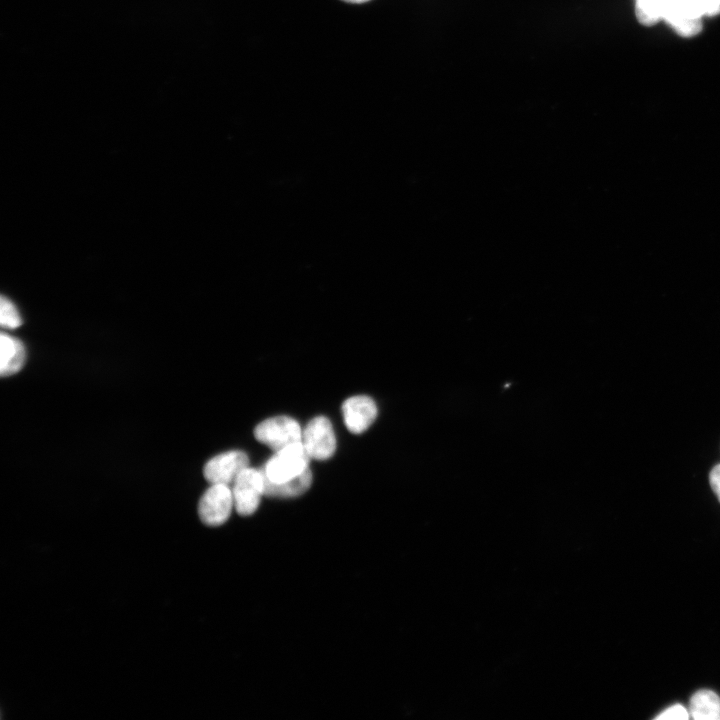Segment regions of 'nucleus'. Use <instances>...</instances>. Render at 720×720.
I'll use <instances>...</instances> for the list:
<instances>
[{"label":"nucleus","mask_w":720,"mask_h":720,"mask_svg":"<svg viewBox=\"0 0 720 720\" xmlns=\"http://www.w3.org/2000/svg\"><path fill=\"white\" fill-rule=\"evenodd\" d=\"M310 459L302 442L295 443L274 452L262 472L267 482L281 484L297 478L309 469Z\"/></svg>","instance_id":"nucleus-1"},{"label":"nucleus","mask_w":720,"mask_h":720,"mask_svg":"<svg viewBox=\"0 0 720 720\" xmlns=\"http://www.w3.org/2000/svg\"><path fill=\"white\" fill-rule=\"evenodd\" d=\"M254 436L260 443L274 452L302 440L299 423L288 416H276L260 422L254 430Z\"/></svg>","instance_id":"nucleus-2"},{"label":"nucleus","mask_w":720,"mask_h":720,"mask_svg":"<svg viewBox=\"0 0 720 720\" xmlns=\"http://www.w3.org/2000/svg\"><path fill=\"white\" fill-rule=\"evenodd\" d=\"M231 489L236 512L242 516L253 514L261 497L265 495V477L262 470L247 467L234 480Z\"/></svg>","instance_id":"nucleus-3"},{"label":"nucleus","mask_w":720,"mask_h":720,"mask_svg":"<svg viewBox=\"0 0 720 720\" xmlns=\"http://www.w3.org/2000/svg\"><path fill=\"white\" fill-rule=\"evenodd\" d=\"M233 508L234 499L230 485L211 484L199 500L198 515L205 525L217 527L229 519Z\"/></svg>","instance_id":"nucleus-4"},{"label":"nucleus","mask_w":720,"mask_h":720,"mask_svg":"<svg viewBox=\"0 0 720 720\" xmlns=\"http://www.w3.org/2000/svg\"><path fill=\"white\" fill-rule=\"evenodd\" d=\"M301 442L311 459L330 458L336 450V437L330 420L325 416L310 420L302 430Z\"/></svg>","instance_id":"nucleus-5"},{"label":"nucleus","mask_w":720,"mask_h":720,"mask_svg":"<svg viewBox=\"0 0 720 720\" xmlns=\"http://www.w3.org/2000/svg\"><path fill=\"white\" fill-rule=\"evenodd\" d=\"M249 465L246 453L231 450L211 458L203 468V475L210 484L232 485L238 475Z\"/></svg>","instance_id":"nucleus-6"},{"label":"nucleus","mask_w":720,"mask_h":720,"mask_svg":"<svg viewBox=\"0 0 720 720\" xmlns=\"http://www.w3.org/2000/svg\"><path fill=\"white\" fill-rule=\"evenodd\" d=\"M342 414L347 429L351 433L360 434L376 419L377 406L367 395L352 396L344 401Z\"/></svg>","instance_id":"nucleus-7"},{"label":"nucleus","mask_w":720,"mask_h":720,"mask_svg":"<svg viewBox=\"0 0 720 720\" xmlns=\"http://www.w3.org/2000/svg\"><path fill=\"white\" fill-rule=\"evenodd\" d=\"M26 352L23 343L8 334L0 336V374L11 376L21 370L25 363Z\"/></svg>","instance_id":"nucleus-8"},{"label":"nucleus","mask_w":720,"mask_h":720,"mask_svg":"<svg viewBox=\"0 0 720 720\" xmlns=\"http://www.w3.org/2000/svg\"><path fill=\"white\" fill-rule=\"evenodd\" d=\"M689 713L696 720H720V697L711 690L697 691L690 699Z\"/></svg>","instance_id":"nucleus-9"},{"label":"nucleus","mask_w":720,"mask_h":720,"mask_svg":"<svg viewBox=\"0 0 720 720\" xmlns=\"http://www.w3.org/2000/svg\"><path fill=\"white\" fill-rule=\"evenodd\" d=\"M311 484L312 472L309 468L297 478L281 484H273L265 480V496L278 498L297 497L305 493Z\"/></svg>","instance_id":"nucleus-10"},{"label":"nucleus","mask_w":720,"mask_h":720,"mask_svg":"<svg viewBox=\"0 0 720 720\" xmlns=\"http://www.w3.org/2000/svg\"><path fill=\"white\" fill-rule=\"evenodd\" d=\"M667 0H636L635 13L638 21L646 26L663 18Z\"/></svg>","instance_id":"nucleus-11"},{"label":"nucleus","mask_w":720,"mask_h":720,"mask_svg":"<svg viewBox=\"0 0 720 720\" xmlns=\"http://www.w3.org/2000/svg\"><path fill=\"white\" fill-rule=\"evenodd\" d=\"M0 323L3 328L14 329L22 324V319L14 304L4 296L0 303Z\"/></svg>","instance_id":"nucleus-12"},{"label":"nucleus","mask_w":720,"mask_h":720,"mask_svg":"<svg viewBox=\"0 0 720 720\" xmlns=\"http://www.w3.org/2000/svg\"><path fill=\"white\" fill-rule=\"evenodd\" d=\"M688 718H690L689 709L681 704L670 706L655 717L660 720H685Z\"/></svg>","instance_id":"nucleus-13"},{"label":"nucleus","mask_w":720,"mask_h":720,"mask_svg":"<svg viewBox=\"0 0 720 720\" xmlns=\"http://www.w3.org/2000/svg\"><path fill=\"white\" fill-rule=\"evenodd\" d=\"M709 482L714 494L720 501V464L714 466L710 471Z\"/></svg>","instance_id":"nucleus-14"},{"label":"nucleus","mask_w":720,"mask_h":720,"mask_svg":"<svg viewBox=\"0 0 720 720\" xmlns=\"http://www.w3.org/2000/svg\"><path fill=\"white\" fill-rule=\"evenodd\" d=\"M720 14V0H705V15L715 16Z\"/></svg>","instance_id":"nucleus-15"},{"label":"nucleus","mask_w":720,"mask_h":720,"mask_svg":"<svg viewBox=\"0 0 720 720\" xmlns=\"http://www.w3.org/2000/svg\"><path fill=\"white\" fill-rule=\"evenodd\" d=\"M342 1H345V2H348V3H353V4H361V3L368 2V1H370V0H342Z\"/></svg>","instance_id":"nucleus-16"}]
</instances>
